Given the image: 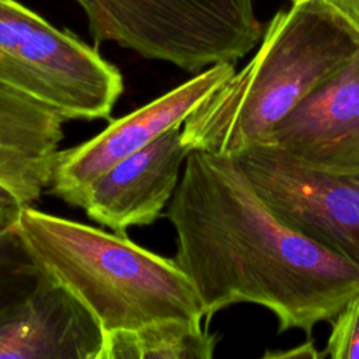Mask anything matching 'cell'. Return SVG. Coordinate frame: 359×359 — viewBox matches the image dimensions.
Returning <instances> with one entry per match:
<instances>
[{
  "label": "cell",
  "instance_id": "6da1fadb",
  "mask_svg": "<svg viewBox=\"0 0 359 359\" xmlns=\"http://www.w3.org/2000/svg\"><path fill=\"white\" fill-rule=\"evenodd\" d=\"M165 216L206 323L252 303L275 314L278 332L297 328L309 339L359 293V268L276 217L230 156L191 150Z\"/></svg>",
  "mask_w": 359,
  "mask_h": 359
},
{
  "label": "cell",
  "instance_id": "7a4b0ae2",
  "mask_svg": "<svg viewBox=\"0 0 359 359\" xmlns=\"http://www.w3.org/2000/svg\"><path fill=\"white\" fill-rule=\"evenodd\" d=\"M359 53V34L331 11L293 3L262 34L254 57L184 122L187 149L236 156L265 144L276 125Z\"/></svg>",
  "mask_w": 359,
  "mask_h": 359
},
{
  "label": "cell",
  "instance_id": "3957f363",
  "mask_svg": "<svg viewBox=\"0 0 359 359\" xmlns=\"http://www.w3.org/2000/svg\"><path fill=\"white\" fill-rule=\"evenodd\" d=\"M39 271L65 287L104 334L168 320H205L174 258L126 237L24 205L15 227Z\"/></svg>",
  "mask_w": 359,
  "mask_h": 359
},
{
  "label": "cell",
  "instance_id": "277c9868",
  "mask_svg": "<svg viewBox=\"0 0 359 359\" xmlns=\"http://www.w3.org/2000/svg\"><path fill=\"white\" fill-rule=\"evenodd\" d=\"M97 43L195 73L234 63L262 38L252 0H74Z\"/></svg>",
  "mask_w": 359,
  "mask_h": 359
},
{
  "label": "cell",
  "instance_id": "5b68a950",
  "mask_svg": "<svg viewBox=\"0 0 359 359\" xmlns=\"http://www.w3.org/2000/svg\"><path fill=\"white\" fill-rule=\"evenodd\" d=\"M0 84L63 121L109 118L123 91L119 69L95 48L15 0H0Z\"/></svg>",
  "mask_w": 359,
  "mask_h": 359
},
{
  "label": "cell",
  "instance_id": "8992f818",
  "mask_svg": "<svg viewBox=\"0 0 359 359\" xmlns=\"http://www.w3.org/2000/svg\"><path fill=\"white\" fill-rule=\"evenodd\" d=\"M233 158L276 217L359 268V174L311 170L268 144Z\"/></svg>",
  "mask_w": 359,
  "mask_h": 359
},
{
  "label": "cell",
  "instance_id": "52a82bcc",
  "mask_svg": "<svg viewBox=\"0 0 359 359\" xmlns=\"http://www.w3.org/2000/svg\"><path fill=\"white\" fill-rule=\"evenodd\" d=\"M234 72V63L210 66L146 105L111 121L94 137L60 149L48 191L67 202L80 188L118 161L142 150L165 132L181 128Z\"/></svg>",
  "mask_w": 359,
  "mask_h": 359
},
{
  "label": "cell",
  "instance_id": "ba28073f",
  "mask_svg": "<svg viewBox=\"0 0 359 359\" xmlns=\"http://www.w3.org/2000/svg\"><path fill=\"white\" fill-rule=\"evenodd\" d=\"M188 153L181 128L171 129L86 184L67 203L114 233L151 224L171 201Z\"/></svg>",
  "mask_w": 359,
  "mask_h": 359
},
{
  "label": "cell",
  "instance_id": "9c48e42d",
  "mask_svg": "<svg viewBox=\"0 0 359 359\" xmlns=\"http://www.w3.org/2000/svg\"><path fill=\"white\" fill-rule=\"evenodd\" d=\"M265 144L311 170L359 174V53L292 109Z\"/></svg>",
  "mask_w": 359,
  "mask_h": 359
},
{
  "label": "cell",
  "instance_id": "30bf717a",
  "mask_svg": "<svg viewBox=\"0 0 359 359\" xmlns=\"http://www.w3.org/2000/svg\"><path fill=\"white\" fill-rule=\"evenodd\" d=\"M102 342L91 314L43 273L24 300L0 316V359H98Z\"/></svg>",
  "mask_w": 359,
  "mask_h": 359
},
{
  "label": "cell",
  "instance_id": "8fae6325",
  "mask_svg": "<svg viewBox=\"0 0 359 359\" xmlns=\"http://www.w3.org/2000/svg\"><path fill=\"white\" fill-rule=\"evenodd\" d=\"M65 121L0 84V185L24 205L49 188Z\"/></svg>",
  "mask_w": 359,
  "mask_h": 359
},
{
  "label": "cell",
  "instance_id": "7c38bea8",
  "mask_svg": "<svg viewBox=\"0 0 359 359\" xmlns=\"http://www.w3.org/2000/svg\"><path fill=\"white\" fill-rule=\"evenodd\" d=\"M201 320H168L104 334L98 359H210L217 335Z\"/></svg>",
  "mask_w": 359,
  "mask_h": 359
},
{
  "label": "cell",
  "instance_id": "4fadbf2b",
  "mask_svg": "<svg viewBox=\"0 0 359 359\" xmlns=\"http://www.w3.org/2000/svg\"><path fill=\"white\" fill-rule=\"evenodd\" d=\"M42 272L18 233L0 237V316L24 300L39 283Z\"/></svg>",
  "mask_w": 359,
  "mask_h": 359
},
{
  "label": "cell",
  "instance_id": "5bb4252c",
  "mask_svg": "<svg viewBox=\"0 0 359 359\" xmlns=\"http://www.w3.org/2000/svg\"><path fill=\"white\" fill-rule=\"evenodd\" d=\"M330 323L331 334L323 356L359 359V293Z\"/></svg>",
  "mask_w": 359,
  "mask_h": 359
},
{
  "label": "cell",
  "instance_id": "9a60e30c",
  "mask_svg": "<svg viewBox=\"0 0 359 359\" xmlns=\"http://www.w3.org/2000/svg\"><path fill=\"white\" fill-rule=\"evenodd\" d=\"M24 203L6 187L0 185V237L15 230Z\"/></svg>",
  "mask_w": 359,
  "mask_h": 359
},
{
  "label": "cell",
  "instance_id": "2e32d148",
  "mask_svg": "<svg viewBox=\"0 0 359 359\" xmlns=\"http://www.w3.org/2000/svg\"><path fill=\"white\" fill-rule=\"evenodd\" d=\"M299 1H310L331 11L359 34V0H292Z\"/></svg>",
  "mask_w": 359,
  "mask_h": 359
},
{
  "label": "cell",
  "instance_id": "e0dca14e",
  "mask_svg": "<svg viewBox=\"0 0 359 359\" xmlns=\"http://www.w3.org/2000/svg\"><path fill=\"white\" fill-rule=\"evenodd\" d=\"M323 353L317 352V348L314 345V341L311 338H309L304 344L287 349V351H276V352H266L264 355V358H321Z\"/></svg>",
  "mask_w": 359,
  "mask_h": 359
}]
</instances>
